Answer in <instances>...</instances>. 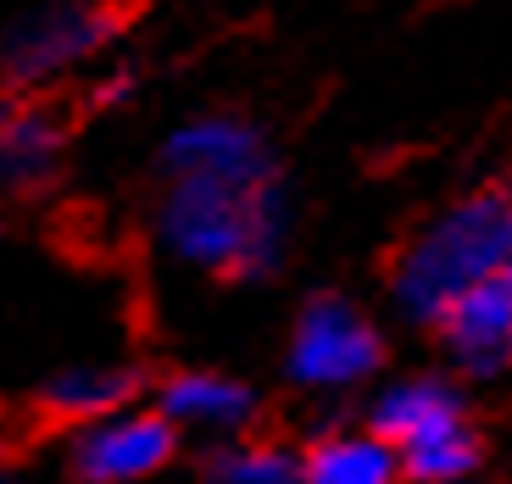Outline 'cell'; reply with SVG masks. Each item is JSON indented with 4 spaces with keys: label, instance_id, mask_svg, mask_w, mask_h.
Returning a JSON list of instances; mask_svg holds the SVG:
<instances>
[{
    "label": "cell",
    "instance_id": "14",
    "mask_svg": "<svg viewBox=\"0 0 512 484\" xmlns=\"http://www.w3.org/2000/svg\"><path fill=\"white\" fill-rule=\"evenodd\" d=\"M212 484H307L301 457L284 446H223L206 462Z\"/></svg>",
    "mask_w": 512,
    "mask_h": 484
},
{
    "label": "cell",
    "instance_id": "8",
    "mask_svg": "<svg viewBox=\"0 0 512 484\" xmlns=\"http://www.w3.org/2000/svg\"><path fill=\"white\" fill-rule=\"evenodd\" d=\"M451 423H468L462 418V395L451 390L446 379H435V373L396 379L390 390H379V401H373V434H379L390 451L418 446V440L451 429Z\"/></svg>",
    "mask_w": 512,
    "mask_h": 484
},
{
    "label": "cell",
    "instance_id": "7",
    "mask_svg": "<svg viewBox=\"0 0 512 484\" xmlns=\"http://www.w3.org/2000/svg\"><path fill=\"white\" fill-rule=\"evenodd\" d=\"M440 340H446L451 362H462L479 379L507 373L512 368V268L462 295L440 318Z\"/></svg>",
    "mask_w": 512,
    "mask_h": 484
},
{
    "label": "cell",
    "instance_id": "17",
    "mask_svg": "<svg viewBox=\"0 0 512 484\" xmlns=\"http://www.w3.org/2000/svg\"><path fill=\"white\" fill-rule=\"evenodd\" d=\"M468 484H474V479H468Z\"/></svg>",
    "mask_w": 512,
    "mask_h": 484
},
{
    "label": "cell",
    "instance_id": "10",
    "mask_svg": "<svg viewBox=\"0 0 512 484\" xmlns=\"http://www.w3.org/2000/svg\"><path fill=\"white\" fill-rule=\"evenodd\" d=\"M173 429H206V434H234L256 418V395L229 373H173L156 401Z\"/></svg>",
    "mask_w": 512,
    "mask_h": 484
},
{
    "label": "cell",
    "instance_id": "11",
    "mask_svg": "<svg viewBox=\"0 0 512 484\" xmlns=\"http://www.w3.org/2000/svg\"><path fill=\"white\" fill-rule=\"evenodd\" d=\"M62 162V123L39 106L0 117V190H39Z\"/></svg>",
    "mask_w": 512,
    "mask_h": 484
},
{
    "label": "cell",
    "instance_id": "4",
    "mask_svg": "<svg viewBox=\"0 0 512 484\" xmlns=\"http://www.w3.org/2000/svg\"><path fill=\"white\" fill-rule=\"evenodd\" d=\"M112 34H117V12H106V6H45V12H28L6 28L0 73L28 90V84L62 78L67 67L90 62Z\"/></svg>",
    "mask_w": 512,
    "mask_h": 484
},
{
    "label": "cell",
    "instance_id": "2",
    "mask_svg": "<svg viewBox=\"0 0 512 484\" xmlns=\"http://www.w3.org/2000/svg\"><path fill=\"white\" fill-rule=\"evenodd\" d=\"M512 268V190H479L435 212L401 245L390 268V301L407 323L440 329L474 284Z\"/></svg>",
    "mask_w": 512,
    "mask_h": 484
},
{
    "label": "cell",
    "instance_id": "3",
    "mask_svg": "<svg viewBox=\"0 0 512 484\" xmlns=\"http://www.w3.org/2000/svg\"><path fill=\"white\" fill-rule=\"evenodd\" d=\"M379 357H384V340L362 318V306L340 301V295H318L295 318L284 368L301 390H351L368 373H379Z\"/></svg>",
    "mask_w": 512,
    "mask_h": 484
},
{
    "label": "cell",
    "instance_id": "13",
    "mask_svg": "<svg viewBox=\"0 0 512 484\" xmlns=\"http://www.w3.org/2000/svg\"><path fill=\"white\" fill-rule=\"evenodd\" d=\"M396 457H401V473L418 484H468L479 468V434L468 423H451V429L429 434V440L396 451Z\"/></svg>",
    "mask_w": 512,
    "mask_h": 484
},
{
    "label": "cell",
    "instance_id": "15",
    "mask_svg": "<svg viewBox=\"0 0 512 484\" xmlns=\"http://www.w3.org/2000/svg\"><path fill=\"white\" fill-rule=\"evenodd\" d=\"M128 84H134V78H128V73H117V78H106L101 90H95V101H101V106H112V101H123V95H128Z\"/></svg>",
    "mask_w": 512,
    "mask_h": 484
},
{
    "label": "cell",
    "instance_id": "9",
    "mask_svg": "<svg viewBox=\"0 0 512 484\" xmlns=\"http://www.w3.org/2000/svg\"><path fill=\"white\" fill-rule=\"evenodd\" d=\"M128 401H134V373L123 362H67L39 384V412L67 418L78 429L128 412Z\"/></svg>",
    "mask_w": 512,
    "mask_h": 484
},
{
    "label": "cell",
    "instance_id": "12",
    "mask_svg": "<svg viewBox=\"0 0 512 484\" xmlns=\"http://www.w3.org/2000/svg\"><path fill=\"white\" fill-rule=\"evenodd\" d=\"M307 484H396L401 457L384 446L379 434H323L318 446L301 457Z\"/></svg>",
    "mask_w": 512,
    "mask_h": 484
},
{
    "label": "cell",
    "instance_id": "6",
    "mask_svg": "<svg viewBox=\"0 0 512 484\" xmlns=\"http://www.w3.org/2000/svg\"><path fill=\"white\" fill-rule=\"evenodd\" d=\"M162 173L167 179H279V162H273L256 123L229 112H206L167 134Z\"/></svg>",
    "mask_w": 512,
    "mask_h": 484
},
{
    "label": "cell",
    "instance_id": "5",
    "mask_svg": "<svg viewBox=\"0 0 512 484\" xmlns=\"http://www.w3.org/2000/svg\"><path fill=\"white\" fill-rule=\"evenodd\" d=\"M179 451V429L156 407H128L117 418H101L78 429L73 440V473L84 484H140L162 473Z\"/></svg>",
    "mask_w": 512,
    "mask_h": 484
},
{
    "label": "cell",
    "instance_id": "16",
    "mask_svg": "<svg viewBox=\"0 0 512 484\" xmlns=\"http://www.w3.org/2000/svg\"><path fill=\"white\" fill-rule=\"evenodd\" d=\"M0 484H12V479H6V473H0Z\"/></svg>",
    "mask_w": 512,
    "mask_h": 484
},
{
    "label": "cell",
    "instance_id": "1",
    "mask_svg": "<svg viewBox=\"0 0 512 484\" xmlns=\"http://www.w3.org/2000/svg\"><path fill=\"white\" fill-rule=\"evenodd\" d=\"M156 240L173 262L223 279H262L290 240L284 179H167Z\"/></svg>",
    "mask_w": 512,
    "mask_h": 484
}]
</instances>
